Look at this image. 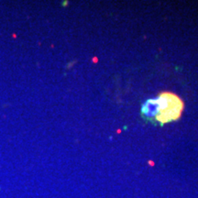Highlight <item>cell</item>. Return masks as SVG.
Masks as SVG:
<instances>
[{
  "label": "cell",
  "mask_w": 198,
  "mask_h": 198,
  "mask_svg": "<svg viewBox=\"0 0 198 198\" xmlns=\"http://www.w3.org/2000/svg\"><path fill=\"white\" fill-rule=\"evenodd\" d=\"M156 100L157 114L154 119L160 125L177 120L183 111L182 100L173 93L163 92L159 95Z\"/></svg>",
  "instance_id": "6da1fadb"
}]
</instances>
